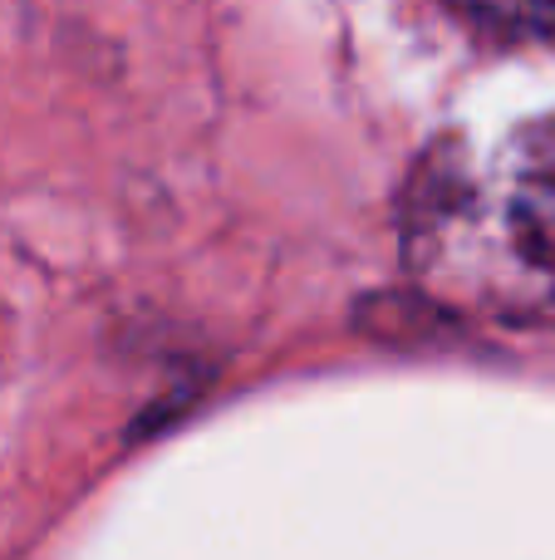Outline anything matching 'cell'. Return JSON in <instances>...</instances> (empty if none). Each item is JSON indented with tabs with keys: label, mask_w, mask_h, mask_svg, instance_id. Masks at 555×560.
<instances>
[{
	"label": "cell",
	"mask_w": 555,
	"mask_h": 560,
	"mask_svg": "<svg viewBox=\"0 0 555 560\" xmlns=\"http://www.w3.org/2000/svg\"><path fill=\"white\" fill-rule=\"evenodd\" d=\"M409 207V261L438 300L501 325H555V118L482 163L428 158Z\"/></svg>",
	"instance_id": "cell-1"
},
{
	"label": "cell",
	"mask_w": 555,
	"mask_h": 560,
	"mask_svg": "<svg viewBox=\"0 0 555 560\" xmlns=\"http://www.w3.org/2000/svg\"><path fill=\"white\" fill-rule=\"evenodd\" d=\"M448 5L472 15L477 25L501 30V35L555 45V0H448Z\"/></svg>",
	"instance_id": "cell-2"
}]
</instances>
